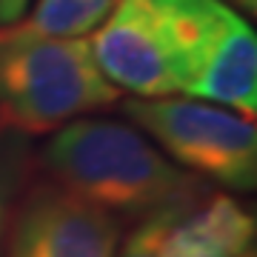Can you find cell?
<instances>
[{"mask_svg":"<svg viewBox=\"0 0 257 257\" xmlns=\"http://www.w3.org/2000/svg\"><path fill=\"white\" fill-rule=\"evenodd\" d=\"M135 126L189 175L231 192H251L257 183L254 120L226 106L192 97H135L123 106Z\"/></svg>","mask_w":257,"mask_h":257,"instance_id":"3957f363","label":"cell"},{"mask_svg":"<svg viewBox=\"0 0 257 257\" xmlns=\"http://www.w3.org/2000/svg\"><path fill=\"white\" fill-rule=\"evenodd\" d=\"M169 257H246L254 251V214L231 194H203L172 211L163 234Z\"/></svg>","mask_w":257,"mask_h":257,"instance_id":"52a82bcc","label":"cell"},{"mask_svg":"<svg viewBox=\"0 0 257 257\" xmlns=\"http://www.w3.org/2000/svg\"><path fill=\"white\" fill-rule=\"evenodd\" d=\"M172 211L175 209H166L146 217V220H140L135 226V231L123 240V246H117L114 257H169L163 251V234H166Z\"/></svg>","mask_w":257,"mask_h":257,"instance_id":"30bf717a","label":"cell"},{"mask_svg":"<svg viewBox=\"0 0 257 257\" xmlns=\"http://www.w3.org/2000/svg\"><path fill=\"white\" fill-rule=\"evenodd\" d=\"M29 3L32 0H0V29L20 23L29 9Z\"/></svg>","mask_w":257,"mask_h":257,"instance_id":"8fae6325","label":"cell"},{"mask_svg":"<svg viewBox=\"0 0 257 257\" xmlns=\"http://www.w3.org/2000/svg\"><path fill=\"white\" fill-rule=\"evenodd\" d=\"M114 3L117 0H37L32 15L18 26L46 37H83L109 18Z\"/></svg>","mask_w":257,"mask_h":257,"instance_id":"ba28073f","label":"cell"},{"mask_svg":"<svg viewBox=\"0 0 257 257\" xmlns=\"http://www.w3.org/2000/svg\"><path fill=\"white\" fill-rule=\"evenodd\" d=\"M177 60L180 92L220 103L243 117L257 114V37L223 0H163Z\"/></svg>","mask_w":257,"mask_h":257,"instance_id":"277c9868","label":"cell"},{"mask_svg":"<svg viewBox=\"0 0 257 257\" xmlns=\"http://www.w3.org/2000/svg\"><path fill=\"white\" fill-rule=\"evenodd\" d=\"M120 231V217L37 180L15 206L3 257H114Z\"/></svg>","mask_w":257,"mask_h":257,"instance_id":"8992f818","label":"cell"},{"mask_svg":"<svg viewBox=\"0 0 257 257\" xmlns=\"http://www.w3.org/2000/svg\"><path fill=\"white\" fill-rule=\"evenodd\" d=\"M231 6H237L240 12H246V15H254L257 12V0H229Z\"/></svg>","mask_w":257,"mask_h":257,"instance_id":"7c38bea8","label":"cell"},{"mask_svg":"<svg viewBox=\"0 0 257 257\" xmlns=\"http://www.w3.org/2000/svg\"><path fill=\"white\" fill-rule=\"evenodd\" d=\"M49 180L114 217L146 220L209 192L206 180L172 163L138 126L109 117H77L43 149Z\"/></svg>","mask_w":257,"mask_h":257,"instance_id":"6da1fadb","label":"cell"},{"mask_svg":"<svg viewBox=\"0 0 257 257\" xmlns=\"http://www.w3.org/2000/svg\"><path fill=\"white\" fill-rule=\"evenodd\" d=\"M117 103L120 89L103 77L89 40L0 29V123L29 138Z\"/></svg>","mask_w":257,"mask_h":257,"instance_id":"7a4b0ae2","label":"cell"},{"mask_svg":"<svg viewBox=\"0 0 257 257\" xmlns=\"http://www.w3.org/2000/svg\"><path fill=\"white\" fill-rule=\"evenodd\" d=\"M246 257H254V251H248V254H246Z\"/></svg>","mask_w":257,"mask_h":257,"instance_id":"4fadbf2b","label":"cell"},{"mask_svg":"<svg viewBox=\"0 0 257 257\" xmlns=\"http://www.w3.org/2000/svg\"><path fill=\"white\" fill-rule=\"evenodd\" d=\"M92 55L114 89L138 97L180 92V60L163 0H117L94 35Z\"/></svg>","mask_w":257,"mask_h":257,"instance_id":"5b68a950","label":"cell"},{"mask_svg":"<svg viewBox=\"0 0 257 257\" xmlns=\"http://www.w3.org/2000/svg\"><path fill=\"white\" fill-rule=\"evenodd\" d=\"M29 175V143L26 135H20L6 123H0V257L9 231L15 206L20 200V189Z\"/></svg>","mask_w":257,"mask_h":257,"instance_id":"9c48e42d","label":"cell"}]
</instances>
